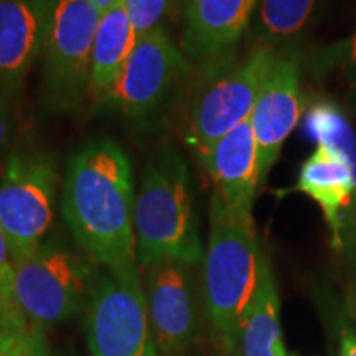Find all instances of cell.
Listing matches in <instances>:
<instances>
[{
    "label": "cell",
    "instance_id": "obj_26",
    "mask_svg": "<svg viewBox=\"0 0 356 356\" xmlns=\"http://www.w3.org/2000/svg\"><path fill=\"white\" fill-rule=\"evenodd\" d=\"M340 353L341 356H356V333L348 325H343V330H341Z\"/></svg>",
    "mask_w": 356,
    "mask_h": 356
},
{
    "label": "cell",
    "instance_id": "obj_27",
    "mask_svg": "<svg viewBox=\"0 0 356 356\" xmlns=\"http://www.w3.org/2000/svg\"><path fill=\"white\" fill-rule=\"evenodd\" d=\"M89 2L95 3V6L99 8L101 12H106V10H109L111 7H114L118 2H121V0H89Z\"/></svg>",
    "mask_w": 356,
    "mask_h": 356
},
{
    "label": "cell",
    "instance_id": "obj_21",
    "mask_svg": "<svg viewBox=\"0 0 356 356\" xmlns=\"http://www.w3.org/2000/svg\"><path fill=\"white\" fill-rule=\"evenodd\" d=\"M137 37L159 29L172 0H122Z\"/></svg>",
    "mask_w": 356,
    "mask_h": 356
},
{
    "label": "cell",
    "instance_id": "obj_24",
    "mask_svg": "<svg viewBox=\"0 0 356 356\" xmlns=\"http://www.w3.org/2000/svg\"><path fill=\"white\" fill-rule=\"evenodd\" d=\"M346 79L350 84V96L356 104V30L346 42Z\"/></svg>",
    "mask_w": 356,
    "mask_h": 356
},
{
    "label": "cell",
    "instance_id": "obj_13",
    "mask_svg": "<svg viewBox=\"0 0 356 356\" xmlns=\"http://www.w3.org/2000/svg\"><path fill=\"white\" fill-rule=\"evenodd\" d=\"M202 165L231 210L252 220V204L262 177L251 121L248 119L222 136L204 155Z\"/></svg>",
    "mask_w": 356,
    "mask_h": 356
},
{
    "label": "cell",
    "instance_id": "obj_6",
    "mask_svg": "<svg viewBox=\"0 0 356 356\" xmlns=\"http://www.w3.org/2000/svg\"><path fill=\"white\" fill-rule=\"evenodd\" d=\"M58 186L50 155L19 149L6 160L0 177V228L13 262L42 246L53 221Z\"/></svg>",
    "mask_w": 356,
    "mask_h": 356
},
{
    "label": "cell",
    "instance_id": "obj_22",
    "mask_svg": "<svg viewBox=\"0 0 356 356\" xmlns=\"http://www.w3.org/2000/svg\"><path fill=\"white\" fill-rule=\"evenodd\" d=\"M13 132V108L6 89L0 88V162L6 157Z\"/></svg>",
    "mask_w": 356,
    "mask_h": 356
},
{
    "label": "cell",
    "instance_id": "obj_2",
    "mask_svg": "<svg viewBox=\"0 0 356 356\" xmlns=\"http://www.w3.org/2000/svg\"><path fill=\"white\" fill-rule=\"evenodd\" d=\"M262 252L254 221L231 210L218 191L210 202L204 256V297L216 343L233 353L241 343L246 312L259 280Z\"/></svg>",
    "mask_w": 356,
    "mask_h": 356
},
{
    "label": "cell",
    "instance_id": "obj_29",
    "mask_svg": "<svg viewBox=\"0 0 356 356\" xmlns=\"http://www.w3.org/2000/svg\"><path fill=\"white\" fill-rule=\"evenodd\" d=\"M178 2H181V3H184V7L186 6V2H188V0H178Z\"/></svg>",
    "mask_w": 356,
    "mask_h": 356
},
{
    "label": "cell",
    "instance_id": "obj_19",
    "mask_svg": "<svg viewBox=\"0 0 356 356\" xmlns=\"http://www.w3.org/2000/svg\"><path fill=\"white\" fill-rule=\"evenodd\" d=\"M304 129L310 140L333 150L356 167V134L337 102L330 99L312 102L307 109Z\"/></svg>",
    "mask_w": 356,
    "mask_h": 356
},
{
    "label": "cell",
    "instance_id": "obj_16",
    "mask_svg": "<svg viewBox=\"0 0 356 356\" xmlns=\"http://www.w3.org/2000/svg\"><path fill=\"white\" fill-rule=\"evenodd\" d=\"M137 38L139 37L122 0L102 12L92 44L89 86V95L96 102L108 101L132 55Z\"/></svg>",
    "mask_w": 356,
    "mask_h": 356
},
{
    "label": "cell",
    "instance_id": "obj_5",
    "mask_svg": "<svg viewBox=\"0 0 356 356\" xmlns=\"http://www.w3.org/2000/svg\"><path fill=\"white\" fill-rule=\"evenodd\" d=\"M17 300L30 327H50L76 315L96 284V262L60 239L43 241L15 261Z\"/></svg>",
    "mask_w": 356,
    "mask_h": 356
},
{
    "label": "cell",
    "instance_id": "obj_3",
    "mask_svg": "<svg viewBox=\"0 0 356 356\" xmlns=\"http://www.w3.org/2000/svg\"><path fill=\"white\" fill-rule=\"evenodd\" d=\"M134 231L137 264L178 261L195 266L202 261L188 168L173 147L159 150L147 165L136 197Z\"/></svg>",
    "mask_w": 356,
    "mask_h": 356
},
{
    "label": "cell",
    "instance_id": "obj_25",
    "mask_svg": "<svg viewBox=\"0 0 356 356\" xmlns=\"http://www.w3.org/2000/svg\"><path fill=\"white\" fill-rule=\"evenodd\" d=\"M25 333H0V356H19Z\"/></svg>",
    "mask_w": 356,
    "mask_h": 356
},
{
    "label": "cell",
    "instance_id": "obj_18",
    "mask_svg": "<svg viewBox=\"0 0 356 356\" xmlns=\"http://www.w3.org/2000/svg\"><path fill=\"white\" fill-rule=\"evenodd\" d=\"M320 0H259L252 37L264 47H279L299 38L312 25Z\"/></svg>",
    "mask_w": 356,
    "mask_h": 356
},
{
    "label": "cell",
    "instance_id": "obj_17",
    "mask_svg": "<svg viewBox=\"0 0 356 356\" xmlns=\"http://www.w3.org/2000/svg\"><path fill=\"white\" fill-rule=\"evenodd\" d=\"M243 356H287L280 328V297L273 267L262 256L259 280L244 318Z\"/></svg>",
    "mask_w": 356,
    "mask_h": 356
},
{
    "label": "cell",
    "instance_id": "obj_8",
    "mask_svg": "<svg viewBox=\"0 0 356 356\" xmlns=\"http://www.w3.org/2000/svg\"><path fill=\"white\" fill-rule=\"evenodd\" d=\"M91 356H160L147 314L140 274H104L88 302Z\"/></svg>",
    "mask_w": 356,
    "mask_h": 356
},
{
    "label": "cell",
    "instance_id": "obj_15",
    "mask_svg": "<svg viewBox=\"0 0 356 356\" xmlns=\"http://www.w3.org/2000/svg\"><path fill=\"white\" fill-rule=\"evenodd\" d=\"M293 190L318 204L330 229L332 246L343 249L348 216L356 203V167L327 147L317 145L302 163Z\"/></svg>",
    "mask_w": 356,
    "mask_h": 356
},
{
    "label": "cell",
    "instance_id": "obj_23",
    "mask_svg": "<svg viewBox=\"0 0 356 356\" xmlns=\"http://www.w3.org/2000/svg\"><path fill=\"white\" fill-rule=\"evenodd\" d=\"M19 356H51L44 330L40 327H30L22 338Z\"/></svg>",
    "mask_w": 356,
    "mask_h": 356
},
{
    "label": "cell",
    "instance_id": "obj_28",
    "mask_svg": "<svg viewBox=\"0 0 356 356\" xmlns=\"http://www.w3.org/2000/svg\"><path fill=\"white\" fill-rule=\"evenodd\" d=\"M348 309H350L351 317H353V318L356 320V291L350 296V300H348Z\"/></svg>",
    "mask_w": 356,
    "mask_h": 356
},
{
    "label": "cell",
    "instance_id": "obj_4",
    "mask_svg": "<svg viewBox=\"0 0 356 356\" xmlns=\"http://www.w3.org/2000/svg\"><path fill=\"white\" fill-rule=\"evenodd\" d=\"M275 56V48L257 44L246 56L231 55L200 68L185 118V142L200 162L222 136L251 118Z\"/></svg>",
    "mask_w": 356,
    "mask_h": 356
},
{
    "label": "cell",
    "instance_id": "obj_7",
    "mask_svg": "<svg viewBox=\"0 0 356 356\" xmlns=\"http://www.w3.org/2000/svg\"><path fill=\"white\" fill-rule=\"evenodd\" d=\"M102 12L89 0H55L43 48V102L53 111L81 104L91 86L92 44Z\"/></svg>",
    "mask_w": 356,
    "mask_h": 356
},
{
    "label": "cell",
    "instance_id": "obj_10",
    "mask_svg": "<svg viewBox=\"0 0 356 356\" xmlns=\"http://www.w3.org/2000/svg\"><path fill=\"white\" fill-rule=\"evenodd\" d=\"M300 115V61L291 51H277L249 118L259 150L262 181L279 160L284 142L299 126Z\"/></svg>",
    "mask_w": 356,
    "mask_h": 356
},
{
    "label": "cell",
    "instance_id": "obj_12",
    "mask_svg": "<svg viewBox=\"0 0 356 356\" xmlns=\"http://www.w3.org/2000/svg\"><path fill=\"white\" fill-rule=\"evenodd\" d=\"M259 0H188L181 53L200 68L234 55Z\"/></svg>",
    "mask_w": 356,
    "mask_h": 356
},
{
    "label": "cell",
    "instance_id": "obj_9",
    "mask_svg": "<svg viewBox=\"0 0 356 356\" xmlns=\"http://www.w3.org/2000/svg\"><path fill=\"white\" fill-rule=\"evenodd\" d=\"M190 63L162 26L137 38L121 78L108 101L129 119H149L159 113L188 73Z\"/></svg>",
    "mask_w": 356,
    "mask_h": 356
},
{
    "label": "cell",
    "instance_id": "obj_1",
    "mask_svg": "<svg viewBox=\"0 0 356 356\" xmlns=\"http://www.w3.org/2000/svg\"><path fill=\"white\" fill-rule=\"evenodd\" d=\"M131 160L111 139L88 142L70 160L63 186V216L79 246L114 275L139 273Z\"/></svg>",
    "mask_w": 356,
    "mask_h": 356
},
{
    "label": "cell",
    "instance_id": "obj_11",
    "mask_svg": "<svg viewBox=\"0 0 356 356\" xmlns=\"http://www.w3.org/2000/svg\"><path fill=\"white\" fill-rule=\"evenodd\" d=\"M190 266L162 261L145 267V302L155 343L163 356L180 355L195 330Z\"/></svg>",
    "mask_w": 356,
    "mask_h": 356
},
{
    "label": "cell",
    "instance_id": "obj_14",
    "mask_svg": "<svg viewBox=\"0 0 356 356\" xmlns=\"http://www.w3.org/2000/svg\"><path fill=\"white\" fill-rule=\"evenodd\" d=\"M55 0H0V88H17L43 55Z\"/></svg>",
    "mask_w": 356,
    "mask_h": 356
},
{
    "label": "cell",
    "instance_id": "obj_20",
    "mask_svg": "<svg viewBox=\"0 0 356 356\" xmlns=\"http://www.w3.org/2000/svg\"><path fill=\"white\" fill-rule=\"evenodd\" d=\"M30 328L15 291V264L0 228V333H25Z\"/></svg>",
    "mask_w": 356,
    "mask_h": 356
}]
</instances>
